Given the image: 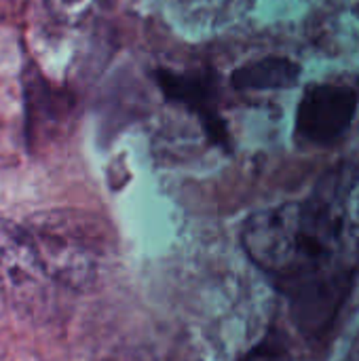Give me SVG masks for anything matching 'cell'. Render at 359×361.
Wrapping results in <instances>:
<instances>
[{
	"instance_id": "1",
	"label": "cell",
	"mask_w": 359,
	"mask_h": 361,
	"mask_svg": "<svg viewBox=\"0 0 359 361\" xmlns=\"http://www.w3.org/2000/svg\"><path fill=\"white\" fill-rule=\"evenodd\" d=\"M241 243L258 269L284 283L349 275L359 264V163L332 167L300 201L252 214Z\"/></svg>"
},
{
	"instance_id": "2",
	"label": "cell",
	"mask_w": 359,
	"mask_h": 361,
	"mask_svg": "<svg viewBox=\"0 0 359 361\" xmlns=\"http://www.w3.org/2000/svg\"><path fill=\"white\" fill-rule=\"evenodd\" d=\"M25 231L57 288L87 292L99 281L110 252V239L99 218L80 212H44L32 216Z\"/></svg>"
},
{
	"instance_id": "3",
	"label": "cell",
	"mask_w": 359,
	"mask_h": 361,
	"mask_svg": "<svg viewBox=\"0 0 359 361\" xmlns=\"http://www.w3.org/2000/svg\"><path fill=\"white\" fill-rule=\"evenodd\" d=\"M59 288L49 279L34 243L11 220H0V296L17 313L38 319L51 313Z\"/></svg>"
},
{
	"instance_id": "4",
	"label": "cell",
	"mask_w": 359,
	"mask_h": 361,
	"mask_svg": "<svg viewBox=\"0 0 359 361\" xmlns=\"http://www.w3.org/2000/svg\"><path fill=\"white\" fill-rule=\"evenodd\" d=\"M359 106V80L309 85L296 110V137L313 148H330L349 131Z\"/></svg>"
},
{
	"instance_id": "5",
	"label": "cell",
	"mask_w": 359,
	"mask_h": 361,
	"mask_svg": "<svg viewBox=\"0 0 359 361\" xmlns=\"http://www.w3.org/2000/svg\"><path fill=\"white\" fill-rule=\"evenodd\" d=\"M300 76V66L288 57H262L258 61L245 63L233 72V85L243 91H264V89H286L292 87Z\"/></svg>"
},
{
	"instance_id": "6",
	"label": "cell",
	"mask_w": 359,
	"mask_h": 361,
	"mask_svg": "<svg viewBox=\"0 0 359 361\" xmlns=\"http://www.w3.org/2000/svg\"><path fill=\"white\" fill-rule=\"evenodd\" d=\"M159 85L161 89L167 93V97L188 106L193 112H197L201 116V121L205 123L207 131L222 142L224 140V129L220 118L216 116L212 104H209V95H207V87H203V82L184 76V74H176V72H157Z\"/></svg>"
},
{
	"instance_id": "7",
	"label": "cell",
	"mask_w": 359,
	"mask_h": 361,
	"mask_svg": "<svg viewBox=\"0 0 359 361\" xmlns=\"http://www.w3.org/2000/svg\"><path fill=\"white\" fill-rule=\"evenodd\" d=\"M44 2L49 6V11L53 13V17H57L66 23L80 21L93 4V0H44Z\"/></svg>"
}]
</instances>
